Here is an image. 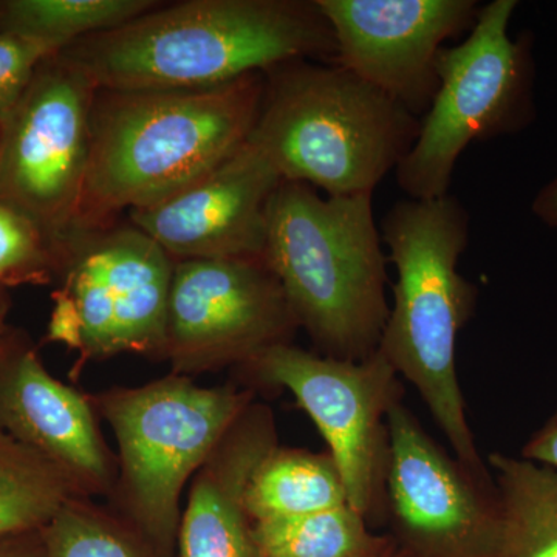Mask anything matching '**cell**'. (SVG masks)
Returning a JSON list of instances; mask_svg holds the SVG:
<instances>
[{"instance_id":"obj_1","label":"cell","mask_w":557,"mask_h":557,"mask_svg":"<svg viewBox=\"0 0 557 557\" xmlns=\"http://www.w3.org/2000/svg\"><path fill=\"white\" fill-rule=\"evenodd\" d=\"M97 89H209L292 61L335 64L317 0H189L62 50Z\"/></svg>"},{"instance_id":"obj_2","label":"cell","mask_w":557,"mask_h":557,"mask_svg":"<svg viewBox=\"0 0 557 557\" xmlns=\"http://www.w3.org/2000/svg\"><path fill=\"white\" fill-rule=\"evenodd\" d=\"M265 73L209 89L95 94L79 239L170 199L233 156L258 123Z\"/></svg>"},{"instance_id":"obj_3","label":"cell","mask_w":557,"mask_h":557,"mask_svg":"<svg viewBox=\"0 0 557 557\" xmlns=\"http://www.w3.org/2000/svg\"><path fill=\"white\" fill-rule=\"evenodd\" d=\"M471 218L457 197L399 200L381 222V240L397 270L380 354L423 398L454 450L472 471L487 474L469 426L457 373V344L472 318L479 289L458 271Z\"/></svg>"},{"instance_id":"obj_4","label":"cell","mask_w":557,"mask_h":557,"mask_svg":"<svg viewBox=\"0 0 557 557\" xmlns=\"http://www.w3.org/2000/svg\"><path fill=\"white\" fill-rule=\"evenodd\" d=\"M263 262L321 355L364 361L379 350L391 306L373 194L322 197L306 183L282 182Z\"/></svg>"},{"instance_id":"obj_5","label":"cell","mask_w":557,"mask_h":557,"mask_svg":"<svg viewBox=\"0 0 557 557\" xmlns=\"http://www.w3.org/2000/svg\"><path fill=\"white\" fill-rule=\"evenodd\" d=\"M420 119L338 64L292 61L265 73L249 135L282 182L327 197L373 194L416 141Z\"/></svg>"},{"instance_id":"obj_6","label":"cell","mask_w":557,"mask_h":557,"mask_svg":"<svg viewBox=\"0 0 557 557\" xmlns=\"http://www.w3.org/2000/svg\"><path fill=\"white\" fill-rule=\"evenodd\" d=\"M119 446L108 500L159 557L178 549L182 494L233 424L255 403L251 388L201 387L175 375L90 395Z\"/></svg>"},{"instance_id":"obj_7","label":"cell","mask_w":557,"mask_h":557,"mask_svg":"<svg viewBox=\"0 0 557 557\" xmlns=\"http://www.w3.org/2000/svg\"><path fill=\"white\" fill-rule=\"evenodd\" d=\"M516 0L480 10L468 38L438 54V89L412 148L395 170L409 199L448 196L461 153L474 141L522 132L536 119L533 35L509 36Z\"/></svg>"},{"instance_id":"obj_8","label":"cell","mask_w":557,"mask_h":557,"mask_svg":"<svg viewBox=\"0 0 557 557\" xmlns=\"http://www.w3.org/2000/svg\"><path fill=\"white\" fill-rule=\"evenodd\" d=\"M97 86L62 51L40 62L0 120V201L42 231L62 256L79 239Z\"/></svg>"},{"instance_id":"obj_9","label":"cell","mask_w":557,"mask_h":557,"mask_svg":"<svg viewBox=\"0 0 557 557\" xmlns=\"http://www.w3.org/2000/svg\"><path fill=\"white\" fill-rule=\"evenodd\" d=\"M255 386L285 388L317 424L338 465L347 500L370 522L381 520L388 410L401 401L397 370L379 350L348 361L277 344L237 369Z\"/></svg>"},{"instance_id":"obj_10","label":"cell","mask_w":557,"mask_h":557,"mask_svg":"<svg viewBox=\"0 0 557 557\" xmlns=\"http://www.w3.org/2000/svg\"><path fill=\"white\" fill-rule=\"evenodd\" d=\"M381 520L403 557H494L500 500L493 474L446 453L405 403L387 416Z\"/></svg>"},{"instance_id":"obj_11","label":"cell","mask_w":557,"mask_h":557,"mask_svg":"<svg viewBox=\"0 0 557 557\" xmlns=\"http://www.w3.org/2000/svg\"><path fill=\"white\" fill-rule=\"evenodd\" d=\"M299 330L263 260H175L161 359L175 375L242 368Z\"/></svg>"},{"instance_id":"obj_12","label":"cell","mask_w":557,"mask_h":557,"mask_svg":"<svg viewBox=\"0 0 557 557\" xmlns=\"http://www.w3.org/2000/svg\"><path fill=\"white\" fill-rule=\"evenodd\" d=\"M175 260L132 226L81 237L54 281L78 318L81 362L135 354L161 359Z\"/></svg>"},{"instance_id":"obj_13","label":"cell","mask_w":557,"mask_h":557,"mask_svg":"<svg viewBox=\"0 0 557 557\" xmlns=\"http://www.w3.org/2000/svg\"><path fill=\"white\" fill-rule=\"evenodd\" d=\"M332 27L335 64L421 119L438 89L445 44L471 32L478 0H317Z\"/></svg>"},{"instance_id":"obj_14","label":"cell","mask_w":557,"mask_h":557,"mask_svg":"<svg viewBox=\"0 0 557 557\" xmlns=\"http://www.w3.org/2000/svg\"><path fill=\"white\" fill-rule=\"evenodd\" d=\"M282 178L249 139L185 189L132 209L135 228L174 260H263L270 201Z\"/></svg>"},{"instance_id":"obj_15","label":"cell","mask_w":557,"mask_h":557,"mask_svg":"<svg viewBox=\"0 0 557 557\" xmlns=\"http://www.w3.org/2000/svg\"><path fill=\"white\" fill-rule=\"evenodd\" d=\"M0 432L60 468L81 497L112 494L119 460L90 395L54 379L16 330L0 351Z\"/></svg>"},{"instance_id":"obj_16","label":"cell","mask_w":557,"mask_h":557,"mask_svg":"<svg viewBox=\"0 0 557 557\" xmlns=\"http://www.w3.org/2000/svg\"><path fill=\"white\" fill-rule=\"evenodd\" d=\"M277 446L271 410L251 403L190 480L178 531L180 557H265L245 509L252 471Z\"/></svg>"},{"instance_id":"obj_17","label":"cell","mask_w":557,"mask_h":557,"mask_svg":"<svg viewBox=\"0 0 557 557\" xmlns=\"http://www.w3.org/2000/svg\"><path fill=\"white\" fill-rule=\"evenodd\" d=\"M252 522L296 518L347 505V491L329 450L274 446L252 471L245 490Z\"/></svg>"},{"instance_id":"obj_18","label":"cell","mask_w":557,"mask_h":557,"mask_svg":"<svg viewBox=\"0 0 557 557\" xmlns=\"http://www.w3.org/2000/svg\"><path fill=\"white\" fill-rule=\"evenodd\" d=\"M500 534L494 557H557V471L494 453Z\"/></svg>"},{"instance_id":"obj_19","label":"cell","mask_w":557,"mask_h":557,"mask_svg":"<svg viewBox=\"0 0 557 557\" xmlns=\"http://www.w3.org/2000/svg\"><path fill=\"white\" fill-rule=\"evenodd\" d=\"M265 557H383L391 539L373 533L369 520L350 505L252 522Z\"/></svg>"},{"instance_id":"obj_20","label":"cell","mask_w":557,"mask_h":557,"mask_svg":"<svg viewBox=\"0 0 557 557\" xmlns=\"http://www.w3.org/2000/svg\"><path fill=\"white\" fill-rule=\"evenodd\" d=\"M159 7L152 0H3L0 33L60 51L98 33L121 27Z\"/></svg>"},{"instance_id":"obj_21","label":"cell","mask_w":557,"mask_h":557,"mask_svg":"<svg viewBox=\"0 0 557 557\" xmlns=\"http://www.w3.org/2000/svg\"><path fill=\"white\" fill-rule=\"evenodd\" d=\"M75 496L60 468L0 432V537L42 530Z\"/></svg>"},{"instance_id":"obj_22","label":"cell","mask_w":557,"mask_h":557,"mask_svg":"<svg viewBox=\"0 0 557 557\" xmlns=\"http://www.w3.org/2000/svg\"><path fill=\"white\" fill-rule=\"evenodd\" d=\"M42 537L49 557H159L129 523L94 498L65 502Z\"/></svg>"},{"instance_id":"obj_23","label":"cell","mask_w":557,"mask_h":557,"mask_svg":"<svg viewBox=\"0 0 557 557\" xmlns=\"http://www.w3.org/2000/svg\"><path fill=\"white\" fill-rule=\"evenodd\" d=\"M58 258L32 219L0 201V282L46 285L54 282Z\"/></svg>"},{"instance_id":"obj_24","label":"cell","mask_w":557,"mask_h":557,"mask_svg":"<svg viewBox=\"0 0 557 557\" xmlns=\"http://www.w3.org/2000/svg\"><path fill=\"white\" fill-rule=\"evenodd\" d=\"M57 51L36 40L0 33V120L21 100L40 62Z\"/></svg>"},{"instance_id":"obj_25","label":"cell","mask_w":557,"mask_h":557,"mask_svg":"<svg viewBox=\"0 0 557 557\" xmlns=\"http://www.w3.org/2000/svg\"><path fill=\"white\" fill-rule=\"evenodd\" d=\"M520 457L557 471V408L548 420L531 435Z\"/></svg>"},{"instance_id":"obj_26","label":"cell","mask_w":557,"mask_h":557,"mask_svg":"<svg viewBox=\"0 0 557 557\" xmlns=\"http://www.w3.org/2000/svg\"><path fill=\"white\" fill-rule=\"evenodd\" d=\"M0 557H49L42 530L0 537Z\"/></svg>"},{"instance_id":"obj_27","label":"cell","mask_w":557,"mask_h":557,"mask_svg":"<svg viewBox=\"0 0 557 557\" xmlns=\"http://www.w3.org/2000/svg\"><path fill=\"white\" fill-rule=\"evenodd\" d=\"M533 212L549 228L557 230V175L539 190L533 201Z\"/></svg>"},{"instance_id":"obj_28","label":"cell","mask_w":557,"mask_h":557,"mask_svg":"<svg viewBox=\"0 0 557 557\" xmlns=\"http://www.w3.org/2000/svg\"><path fill=\"white\" fill-rule=\"evenodd\" d=\"M7 288L9 287L0 282V351L9 344L11 335L14 333V330H11L9 325H7V313H9L10 307Z\"/></svg>"},{"instance_id":"obj_29","label":"cell","mask_w":557,"mask_h":557,"mask_svg":"<svg viewBox=\"0 0 557 557\" xmlns=\"http://www.w3.org/2000/svg\"><path fill=\"white\" fill-rule=\"evenodd\" d=\"M383 557H403V556L399 555V553L397 552V548L392 547L391 549H388L386 555H384Z\"/></svg>"}]
</instances>
